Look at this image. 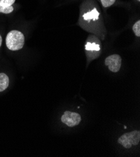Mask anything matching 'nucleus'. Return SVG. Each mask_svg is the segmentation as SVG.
<instances>
[{"label":"nucleus","instance_id":"obj_3","mask_svg":"<svg viewBox=\"0 0 140 157\" xmlns=\"http://www.w3.org/2000/svg\"><path fill=\"white\" fill-rule=\"evenodd\" d=\"M81 121V115L76 112L66 111L61 117V121L69 127L78 125Z\"/></svg>","mask_w":140,"mask_h":157},{"label":"nucleus","instance_id":"obj_10","mask_svg":"<svg viewBox=\"0 0 140 157\" xmlns=\"http://www.w3.org/2000/svg\"><path fill=\"white\" fill-rule=\"evenodd\" d=\"M116 1V0H101V2L104 8H108L113 5Z\"/></svg>","mask_w":140,"mask_h":157},{"label":"nucleus","instance_id":"obj_2","mask_svg":"<svg viewBox=\"0 0 140 157\" xmlns=\"http://www.w3.org/2000/svg\"><path fill=\"white\" fill-rule=\"evenodd\" d=\"M140 141V132L139 131H133L126 133L121 135L118 140V142L126 149L136 146Z\"/></svg>","mask_w":140,"mask_h":157},{"label":"nucleus","instance_id":"obj_5","mask_svg":"<svg viewBox=\"0 0 140 157\" xmlns=\"http://www.w3.org/2000/svg\"><path fill=\"white\" fill-rule=\"evenodd\" d=\"M8 76L4 73H0V92L5 91L9 86Z\"/></svg>","mask_w":140,"mask_h":157},{"label":"nucleus","instance_id":"obj_9","mask_svg":"<svg viewBox=\"0 0 140 157\" xmlns=\"http://www.w3.org/2000/svg\"><path fill=\"white\" fill-rule=\"evenodd\" d=\"M16 0H0V6L7 8L11 6Z\"/></svg>","mask_w":140,"mask_h":157},{"label":"nucleus","instance_id":"obj_11","mask_svg":"<svg viewBox=\"0 0 140 157\" xmlns=\"http://www.w3.org/2000/svg\"><path fill=\"white\" fill-rule=\"evenodd\" d=\"M13 10H14V8L13 7V6L7 7V8L0 6V13H5V14H10L12 13Z\"/></svg>","mask_w":140,"mask_h":157},{"label":"nucleus","instance_id":"obj_8","mask_svg":"<svg viewBox=\"0 0 140 157\" xmlns=\"http://www.w3.org/2000/svg\"><path fill=\"white\" fill-rule=\"evenodd\" d=\"M133 30L135 35L138 37L140 36V21H137L133 26Z\"/></svg>","mask_w":140,"mask_h":157},{"label":"nucleus","instance_id":"obj_13","mask_svg":"<svg viewBox=\"0 0 140 157\" xmlns=\"http://www.w3.org/2000/svg\"><path fill=\"white\" fill-rule=\"evenodd\" d=\"M137 1H138V2H139V1H140V0H137Z\"/></svg>","mask_w":140,"mask_h":157},{"label":"nucleus","instance_id":"obj_7","mask_svg":"<svg viewBox=\"0 0 140 157\" xmlns=\"http://www.w3.org/2000/svg\"><path fill=\"white\" fill-rule=\"evenodd\" d=\"M86 50L87 51L92 52H99L101 50L99 44H97L95 42H87L86 44Z\"/></svg>","mask_w":140,"mask_h":157},{"label":"nucleus","instance_id":"obj_4","mask_svg":"<svg viewBox=\"0 0 140 157\" xmlns=\"http://www.w3.org/2000/svg\"><path fill=\"white\" fill-rule=\"evenodd\" d=\"M122 59L119 55H112L107 56L105 59V65L107 66L111 72L117 73L121 67Z\"/></svg>","mask_w":140,"mask_h":157},{"label":"nucleus","instance_id":"obj_12","mask_svg":"<svg viewBox=\"0 0 140 157\" xmlns=\"http://www.w3.org/2000/svg\"><path fill=\"white\" fill-rule=\"evenodd\" d=\"M2 37L1 35H0V47L2 46Z\"/></svg>","mask_w":140,"mask_h":157},{"label":"nucleus","instance_id":"obj_6","mask_svg":"<svg viewBox=\"0 0 140 157\" xmlns=\"http://www.w3.org/2000/svg\"><path fill=\"white\" fill-rule=\"evenodd\" d=\"M99 13L98 11L96 8H94L92 11L85 13L83 15V18L86 21L89 20H97L99 18Z\"/></svg>","mask_w":140,"mask_h":157},{"label":"nucleus","instance_id":"obj_1","mask_svg":"<svg viewBox=\"0 0 140 157\" xmlns=\"http://www.w3.org/2000/svg\"><path fill=\"white\" fill-rule=\"evenodd\" d=\"M25 44V36L20 31L12 30L6 38V45L11 51H18L23 48Z\"/></svg>","mask_w":140,"mask_h":157}]
</instances>
